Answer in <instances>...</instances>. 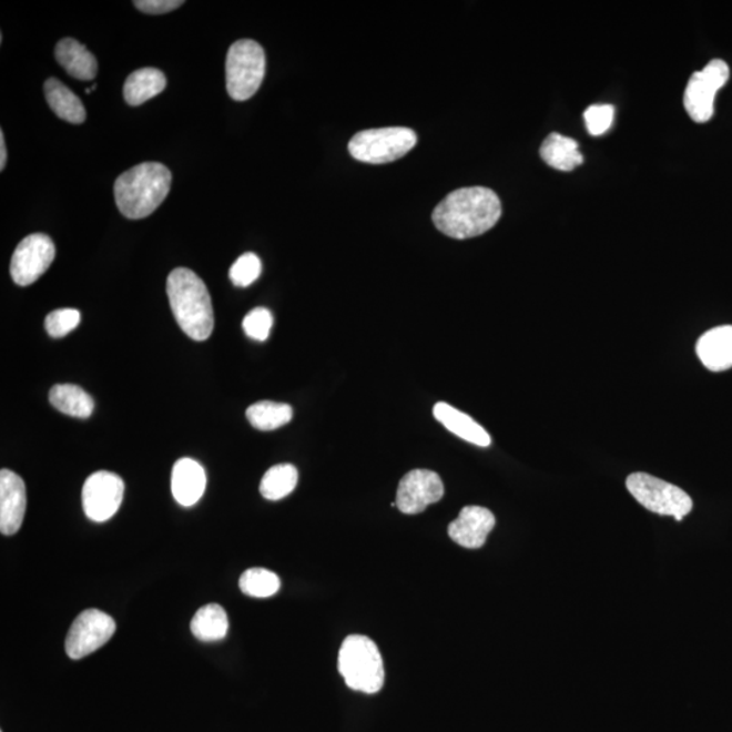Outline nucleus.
<instances>
[{
	"mask_svg": "<svg viewBox=\"0 0 732 732\" xmlns=\"http://www.w3.org/2000/svg\"><path fill=\"white\" fill-rule=\"evenodd\" d=\"M115 621L98 609L84 610L78 616L65 639V652L71 659H82L101 649L112 639Z\"/></svg>",
	"mask_w": 732,
	"mask_h": 732,
	"instance_id": "obj_9",
	"label": "nucleus"
},
{
	"mask_svg": "<svg viewBox=\"0 0 732 732\" xmlns=\"http://www.w3.org/2000/svg\"><path fill=\"white\" fill-rule=\"evenodd\" d=\"M206 475L201 464L192 459H181L175 462L171 475V491L182 506L191 508L204 496Z\"/></svg>",
	"mask_w": 732,
	"mask_h": 732,
	"instance_id": "obj_15",
	"label": "nucleus"
},
{
	"mask_svg": "<svg viewBox=\"0 0 732 732\" xmlns=\"http://www.w3.org/2000/svg\"><path fill=\"white\" fill-rule=\"evenodd\" d=\"M81 323V313L73 308L53 311L45 319V328L53 338H63L75 329Z\"/></svg>",
	"mask_w": 732,
	"mask_h": 732,
	"instance_id": "obj_28",
	"label": "nucleus"
},
{
	"mask_svg": "<svg viewBox=\"0 0 732 732\" xmlns=\"http://www.w3.org/2000/svg\"><path fill=\"white\" fill-rule=\"evenodd\" d=\"M167 296L175 321L187 337L199 342L211 337L215 327L212 298L197 274L175 268L167 278Z\"/></svg>",
	"mask_w": 732,
	"mask_h": 732,
	"instance_id": "obj_2",
	"label": "nucleus"
},
{
	"mask_svg": "<svg viewBox=\"0 0 732 732\" xmlns=\"http://www.w3.org/2000/svg\"><path fill=\"white\" fill-rule=\"evenodd\" d=\"M171 187L170 170L162 163L149 162L125 171L114 183V199L128 218L152 215L166 200Z\"/></svg>",
	"mask_w": 732,
	"mask_h": 732,
	"instance_id": "obj_3",
	"label": "nucleus"
},
{
	"mask_svg": "<svg viewBox=\"0 0 732 732\" xmlns=\"http://www.w3.org/2000/svg\"><path fill=\"white\" fill-rule=\"evenodd\" d=\"M266 72L264 48L253 40H240L228 49L225 79L232 100L246 101L260 90Z\"/></svg>",
	"mask_w": 732,
	"mask_h": 732,
	"instance_id": "obj_5",
	"label": "nucleus"
},
{
	"mask_svg": "<svg viewBox=\"0 0 732 732\" xmlns=\"http://www.w3.org/2000/svg\"><path fill=\"white\" fill-rule=\"evenodd\" d=\"M417 133L410 128L390 126L354 134L349 152L359 162L383 164L398 161L417 144Z\"/></svg>",
	"mask_w": 732,
	"mask_h": 732,
	"instance_id": "obj_6",
	"label": "nucleus"
},
{
	"mask_svg": "<svg viewBox=\"0 0 732 732\" xmlns=\"http://www.w3.org/2000/svg\"><path fill=\"white\" fill-rule=\"evenodd\" d=\"M54 255L57 248L48 235L33 234L24 237L12 254L10 265L12 279L20 286L32 285L52 265Z\"/></svg>",
	"mask_w": 732,
	"mask_h": 732,
	"instance_id": "obj_10",
	"label": "nucleus"
},
{
	"mask_svg": "<svg viewBox=\"0 0 732 732\" xmlns=\"http://www.w3.org/2000/svg\"><path fill=\"white\" fill-rule=\"evenodd\" d=\"M191 628L199 640L216 642L224 639L228 632V616L217 603H207L194 614Z\"/></svg>",
	"mask_w": 732,
	"mask_h": 732,
	"instance_id": "obj_23",
	"label": "nucleus"
},
{
	"mask_svg": "<svg viewBox=\"0 0 732 732\" xmlns=\"http://www.w3.org/2000/svg\"><path fill=\"white\" fill-rule=\"evenodd\" d=\"M627 488L643 508L657 515L674 517L677 521H682L693 509V500L685 491L649 474L628 476Z\"/></svg>",
	"mask_w": 732,
	"mask_h": 732,
	"instance_id": "obj_7",
	"label": "nucleus"
},
{
	"mask_svg": "<svg viewBox=\"0 0 732 732\" xmlns=\"http://www.w3.org/2000/svg\"><path fill=\"white\" fill-rule=\"evenodd\" d=\"M57 60L72 78L79 81H93L98 72L94 54L88 48L73 39L59 41Z\"/></svg>",
	"mask_w": 732,
	"mask_h": 732,
	"instance_id": "obj_18",
	"label": "nucleus"
},
{
	"mask_svg": "<svg viewBox=\"0 0 732 732\" xmlns=\"http://www.w3.org/2000/svg\"><path fill=\"white\" fill-rule=\"evenodd\" d=\"M436 419L439 424L447 427L455 436L460 437L464 441L471 443L476 447L487 448L491 445V437L469 415L464 414L457 408L451 407L448 403L439 401L433 408Z\"/></svg>",
	"mask_w": 732,
	"mask_h": 732,
	"instance_id": "obj_17",
	"label": "nucleus"
},
{
	"mask_svg": "<svg viewBox=\"0 0 732 732\" xmlns=\"http://www.w3.org/2000/svg\"><path fill=\"white\" fill-rule=\"evenodd\" d=\"M124 491V480L119 475L108 471L90 475L82 491L85 516L95 522L110 520L119 511Z\"/></svg>",
	"mask_w": 732,
	"mask_h": 732,
	"instance_id": "obj_11",
	"label": "nucleus"
},
{
	"mask_svg": "<svg viewBox=\"0 0 732 732\" xmlns=\"http://www.w3.org/2000/svg\"><path fill=\"white\" fill-rule=\"evenodd\" d=\"M49 400L60 413L75 418H89L94 411V400L84 389L73 384H59L49 394Z\"/></svg>",
	"mask_w": 732,
	"mask_h": 732,
	"instance_id": "obj_22",
	"label": "nucleus"
},
{
	"mask_svg": "<svg viewBox=\"0 0 732 732\" xmlns=\"http://www.w3.org/2000/svg\"><path fill=\"white\" fill-rule=\"evenodd\" d=\"M695 353L706 369L724 372L732 368V326L708 329L695 345Z\"/></svg>",
	"mask_w": 732,
	"mask_h": 732,
	"instance_id": "obj_16",
	"label": "nucleus"
},
{
	"mask_svg": "<svg viewBox=\"0 0 732 732\" xmlns=\"http://www.w3.org/2000/svg\"><path fill=\"white\" fill-rule=\"evenodd\" d=\"M583 119L591 136H601L613 124L614 108L612 105L589 106L584 110Z\"/></svg>",
	"mask_w": 732,
	"mask_h": 732,
	"instance_id": "obj_30",
	"label": "nucleus"
},
{
	"mask_svg": "<svg viewBox=\"0 0 732 732\" xmlns=\"http://www.w3.org/2000/svg\"><path fill=\"white\" fill-rule=\"evenodd\" d=\"M273 327V315L271 311L266 308H254L244 316L243 319V329L247 334V337L264 342L271 335V329Z\"/></svg>",
	"mask_w": 732,
	"mask_h": 732,
	"instance_id": "obj_29",
	"label": "nucleus"
},
{
	"mask_svg": "<svg viewBox=\"0 0 732 732\" xmlns=\"http://www.w3.org/2000/svg\"><path fill=\"white\" fill-rule=\"evenodd\" d=\"M247 419L255 429L272 431L289 424L293 417L292 407L285 403L258 401L247 408Z\"/></svg>",
	"mask_w": 732,
	"mask_h": 732,
	"instance_id": "obj_24",
	"label": "nucleus"
},
{
	"mask_svg": "<svg viewBox=\"0 0 732 732\" xmlns=\"http://www.w3.org/2000/svg\"><path fill=\"white\" fill-rule=\"evenodd\" d=\"M443 497L444 484L438 474L429 469H414L400 480L396 506L405 515H418Z\"/></svg>",
	"mask_w": 732,
	"mask_h": 732,
	"instance_id": "obj_12",
	"label": "nucleus"
},
{
	"mask_svg": "<svg viewBox=\"0 0 732 732\" xmlns=\"http://www.w3.org/2000/svg\"><path fill=\"white\" fill-rule=\"evenodd\" d=\"M338 669L346 685L363 693H377L384 685V664L374 640L350 634L340 645Z\"/></svg>",
	"mask_w": 732,
	"mask_h": 732,
	"instance_id": "obj_4",
	"label": "nucleus"
},
{
	"mask_svg": "<svg viewBox=\"0 0 732 732\" xmlns=\"http://www.w3.org/2000/svg\"><path fill=\"white\" fill-rule=\"evenodd\" d=\"M240 588L246 596L267 598L277 593L281 582L277 573L266 569H250L242 573Z\"/></svg>",
	"mask_w": 732,
	"mask_h": 732,
	"instance_id": "obj_26",
	"label": "nucleus"
},
{
	"mask_svg": "<svg viewBox=\"0 0 732 732\" xmlns=\"http://www.w3.org/2000/svg\"><path fill=\"white\" fill-rule=\"evenodd\" d=\"M8 162V151H6L4 134L0 132V170H4Z\"/></svg>",
	"mask_w": 732,
	"mask_h": 732,
	"instance_id": "obj_32",
	"label": "nucleus"
},
{
	"mask_svg": "<svg viewBox=\"0 0 732 732\" xmlns=\"http://www.w3.org/2000/svg\"><path fill=\"white\" fill-rule=\"evenodd\" d=\"M502 215V205L491 189L475 186L451 192L433 212V222L454 240H469L490 231Z\"/></svg>",
	"mask_w": 732,
	"mask_h": 732,
	"instance_id": "obj_1",
	"label": "nucleus"
},
{
	"mask_svg": "<svg viewBox=\"0 0 732 732\" xmlns=\"http://www.w3.org/2000/svg\"><path fill=\"white\" fill-rule=\"evenodd\" d=\"M540 156L549 167L559 171H572L583 163L576 140L560 133H551L541 144Z\"/></svg>",
	"mask_w": 732,
	"mask_h": 732,
	"instance_id": "obj_19",
	"label": "nucleus"
},
{
	"mask_svg": "<svg viewBox=\"0 0 732 732\" xmlns=\"http://www.w3.org/2000/svg\"><path fill=\"white\" fill-rule=\"evenodd\" d=\"M183 3L182 0H138L134 6L146 14L157 16L180 9Z\"/></svg>",
	"mask_w": 732,
	"mask_h": 732,
	"instance_id": "obj_31",
	"label": "nucleus"
},
{
	"mask_svg": "<svg viewBox=\"0 0 732 732\" xmlns=\"http://www.w3.org/2000/svg\"><path fill=\"white\" fill-rule=\"evenodd\" d=\"M729 79L730 67L720 59L711 60L703 70L694 72L683 95L689 118L698 124L710 121L715 112L716 93Z\"/></svg>",
	"mask_w": 732,
	"mask_h": 732,
	"instance_id": "obj_8",
	"label": "nucleus"
},
{
	"mask_svg": "<svg viewBox=\"0 0 732 732\" xmlns=\"http://www.w3.org/2000/svg\"><path fill=\"white\" fill-rule=\"evenodd\" d=\"M261 272L262 264L258 256L246 253L241 255L235 264L231 266L230 278L232 284L240 286V288H247L260 278Z\"/></svg>",
	"mask_w": 732,
	"mask_h": 732,
	"instance_id": "obj_27",
	"label": "nucleus"
},
{
	"mask_svg": "<svg viewBox=\"0 0 732 732\" xmlns=\"http://www.w3.org/2000/svg\"><path fill=\"white\" fill-rule=\"evenodd\" d=\"M27 511V487L21 476L2 469L0 472V532L16 535Z\"/></svg>",
	"mask_w": 732,
	"mask_h": 732,
	"instance_id": "obj_13",
	"label": "nucleus"
},
{
	"mask_svg": "<svg viewBox=\"0 0 732 732\" xmlns=\"http://www.w3.org/2000/svg\"><path fill=\"white\" fill-rule=\"evenodd\" d=\"M298 472L292 464L274 466L262 478L260 491L268 500H279L288 497L295 490Z\"/></svg>",
	"mask_w": 732,
	"mask_h": 732,
	"instance_id": "obj_25",
	"label": "nucleus"
},
{
	"mask_svg": "<svg viewBox=\"0 0 732 732\" xmlns=\"http://www.w3.org/2000/svg\"><path fill=\"white\" fill-rule=\"evenodd\" d=\"M496 527V517L492 512L480 506H466L459 517L449 523L448 535L457 545L478 549L485 546L487 536Z\"/></svg>",
	"mask_w": 732,
	"mask_h": 732,
	"instance_id": "obj_14",
	"label": "nucleus"
},
{
	"mask_svg": "<svg viewBox=\"0 0 732 732\" xmlns=\"http://www.w3.org/2000/svg\"><path fill=\"white\" fill-rule=\"evenodd\" d=\"M166 77L157 69H142L131 73L124 84V98L131 106L143 105L166 89Z\"/></svg>",
	"mask_w": 732,
	"mask_h": 732,
	"instance_id": "obj_20",
	"label": "nucleus"
},
{
	"mask_svg": "<svg viewBox=\"0 0 732 732\" xmlns=\"http://www.w3.org/2000/svg\"><path fill=\"white\" fill-rule=\"evenodd\" d=\"M44 90L49 108L53 110L59 119L71 122V124H82L84 122L85 109L83 103L65 84L58 81L57 78H49Z\"/></svg>",
	"mask_w": 732,
	"mask_h": 732,
	"instance_id": "obj_21",
	"label": "nucleus"
}]
</instances>
